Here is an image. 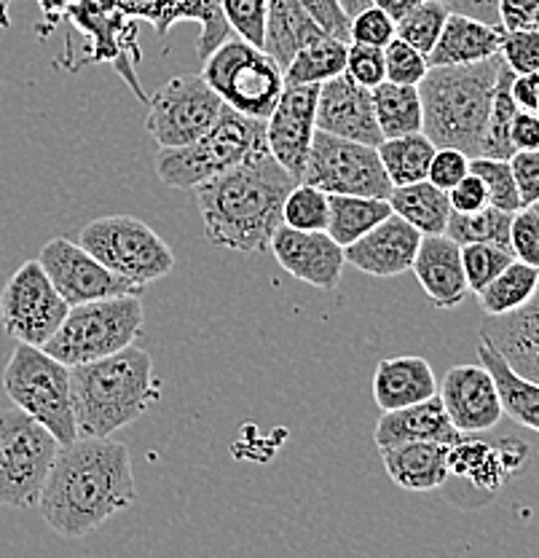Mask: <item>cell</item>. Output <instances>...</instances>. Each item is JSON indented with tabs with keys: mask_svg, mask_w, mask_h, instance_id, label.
Masks as SVG:
<instances>
[{
	"mask_svg": "<svg viewBox=\"0 0 539 558\" xmlns=\"http://www.w3.org/2000/svg\"><path fill=\"white\" fill-rule=\"evenodd\" d=\"M513 70L507 65L502 68L500 81H497L494 102H491L489 121H486L483 140H480V154L478 156H491V159H510L515 154L513 143H510V124H513V116L518 110V105L513 102L510 95V81H513Z\"/></svg>",
	"mask_w": 539,
	"mask_h": 558,
	"instance_id": "74e56055",
	"label": "cell"
},
{
	"mask_svg": "<svg viewBox=\"0 0 539 558\" xmlns=\"http://www.w3.org/2000/svg\"><path fill=\"white\" fill-rule=\"evenodd\" d=\"M317 130L365 145H379L384 140L376 121L373 95L365 86L355 84L346 73L320 84Z\"/></svg>",
	"mask_w": 539,
	"mask_h": 558,
	"instance_id": "ffe728a7",
	"label": "cell"
},
{
	"mask_svg": "<svg viewBox=\"0 0 539 558\" xmlns=\"http://www.w3.org/2000/svg\"><path fill=\"white\" fill-rule=\"evenodd\" d=\"M502 68V54H494L469 65L427 70L419 84L421 116H425L421 132L438 148L449 145L465 150L469 159L478 156Z\"/></svg>",
	"mask_w": 539,
	"mask_h": 558,
	"instance_id": "277c9868",
	"label": "cell"
},
{
	"mask_svg": "<svg viewBox=\"0 0 539 558\" xmlns=\"http://www.w3.org/2000/svg\"><path fill=\"white\" fill-rule=\"evenodd\" d=\"M298 180L269 150L194 189L207 242L234 253H269L282 205Z\"/></svg>",
	"mask_w": 539,
	"mask_h": 558,
	"instance_id": "7a4b0ae2",
	"label": "cell"
},
{
	"mask_svg": "<svg viewBox=\"0 0 539 558\" xmlns=\"http://www.w3.org/2000/svg\"><path fill=\"white\" fill-rule=\"evenodd\" d=\"M390 207L392 213L408 220L421 236L445 234L451 218L449 194L432 185L430 180H419V183L408 185H392L390 191Z\"/></svg>",
	"mask_w": 539,
	"mask_h": 558,
	"instance_id": "4dcf8cb0",
	"label": "cell"
},
{
	"mask_svg": "<svg viewBox=\"0 0 539 558\" xmlns=\"http://www.w3.org/2000/svg\"><path fill=\"white\" fill-rule=\"evenodd\" d=\"M502 31H526L539 25V0H497Z\"/></svg>",
	"mask_w": 539,
	"mask_h": 558,
	"instance_id": "f5cc1de1",
	"label": "cell"
},
{
	"mask_svg": "<svg viewBox=\"0 0 539 558\" xmlns=\"http://www.w3.org/2000/svg\"><path fill=\"white\" fill-rule=\"evenodd\" d=\"M260 150H269L266 121L236 113L225 105L216 124L194 143L183 148H161L156 156V174L175 191L196 189L220 172L234 170Z\"/></svg>",
	"mask_w": 539,
	"mask_h": 558,
	"instance_id": "5b68a950",
	"label": "cell"
},
{
	"mask_svg": "<svg viewBox=\"0 0 539 558\" xmlns=\"http://www.w3.org/2000/svg\"><path fill=\"white\" fill-rule=\"evenodd\" d=\"M143 325L145 310L140 295L124 293L84 301L68 310L62 325L44 349L62 365L73 368L135 344L143 333Z\"/></svg>",
	"mask_w": 539,
	"mask_h": 558,
	"instance_id": "8992f818",
	"label": "cell"
},
{
	"mask_svg": "<svg viewBox=\"0 0 539 558\" xmlns=\"http://www.w3.org/2000/svg\"><path fill=\"white\" fill-rule=\"evenodd\" d=\"M531 207H535V209H537V213H539V202H537V205H531Z\"/></svg>",
	"mask_w": 539,
	"mask_h": 558,
	"instance_id": "6125c7cd",
	"label": "cell"
},
{
	"mask_svg": "<svg viewBox=\"0 0 539 558\" xmlns=\"http://www.w3.org/2000/svg\"><path fill=\"white\" fill-rule=\"evenodd\" d=\"M537 27H539V25H537Z\"/></svg>",
	"mask_w": 539,
	"mask_h": 558,
	"instance_id": "be15d7a7",
	"label": "cell"
},
{
	"mask_svg": "<svg viewBox=\"0 0 539 558\" xmlns=\"http://www.w3.org/2000/svg\"><path fill=\"white\" fill-rule=\"evenodd\" d=\"M3 392L11 403L44 424L60 446L78 438L71 398V368L44 347L16 344L3 371Z\"/></svg>",
	"mask_w": 539,
	"mask_h": 558,
	"instance_id": "52a82bcc",
	"label": "cell"
},
{
	"mask_svg": "<svg viewBox=\"0 0 539 558\" xmlns=\"http://www.w3.org/2000/svg\"><path fill=\"white\" fill-rule=\"evenodd\" d=\"M373 438L381 451L387 446L411 444V440H432V444L454 446L462 438V433L451 424L438 395H432V398L405 405V409L381 411Z\"/></svg>",
	"mask_w": 539,
	"mask_h": 558,
	"instance_id": "484cf974",
	"label": "cell"
},
{
	"mask_svg": "<svg viewBox=\"0 0 539 558\" xmlns=\"http://www.w3.org/2000/svg\"><path fill=\"white\" fill-rule=\"evenodd\" d=\"M269 253H274L277 264L290 277L317 290L339 288L341 271L346 266L344 247L328 231H301L285 223L277 226Z\"/></svg>",
	"mask_w": 539,
	"mask_h": 558,
	"instance_id": "ac0fdd59",
	"label": "cell"
},
{
	"mask_svg": "<svg viewBox=\"0 0 539 558\" xmlns=\"http://www.w3.org/2000/svg\"><path fill=\"white\" fill-rule=\"evenodd\" d=\"M513 260V250L500 247V244H462V266H465L469 293L478 295L486 284L491 282L504 266Z\"/></svg>",
	"mask_w": 539,
	"mask_h": 558,
	"instance_id": "b9f144b4",
	"label": "cell"
},
{
	"mask_svg": "<svg viewBox=\"0 0 539 558\" xmlns=\"http://www.w3.org/2000/svg\"><path fill=\"white\" fill-rule=\"evenodd\" d=\"M113 3L119 5L124 14H130L132 20L148 22L161 38H164L177 22H199L201 33L199 44H196L199 60H207L223 40H229L231 35H234L229 20H225L220 0H113Z\"/></svg>",
	"mask_w": 539,
	"mask_h": 558,
	"instance_id": "44dd1931",
	"label": "cell"
},
{
	"mask_svg": "<svg viewBox=\"0 0 539 558\" xmlns=\"http://www.w3.org/2000/svg\"><path fill=\"white\" fill-rule=\"evenodd\" d=\"M449 14L451 9L443 0H425L414 11H408L403 20L395 22V38L405 40V44L414 46L416 51H421L427 57L432 51V46L438 44Z\"/></svg>",
	"mask_w": 539,
	"mask_h": 558,
	"instance_id": "f35d334b",
	"label": "cell"
},
{
	"mask_svg": "<svg viewBox=\"0 0 539 558\" xmlns=\"http://www.w3.org/2000/svg\"><path fill=\"white\" fill-rule=\"evenodd\" d=\"M65 16L71 25L89 40L86 60L97 65H113L140 102H148L137 78L143 49L137 44V20L119 9L113 0H71Z\"/></svg>",
	"mask_w": 539,
	"mask_h": 558,
	"instance_id": "4fadbf2b",
	"label": "cell"
},
{
	"mask_svg": "<svg viewBox=\"0 0 539 558\" xmlns=\"http://www.w3.org/2000/svg\"><path fill=\"white\" fill-rule=\"evenodd\" d=\"M390 215V199L357 194H328V229L324 231L341 247H346V244L357 242L359 236L368 234L373 226H379Z\"/></svg>",
	"mask_w": 539,
	"mask_h": 558,
	"instance_id": "1f68e13d",
	"label": "cell"
},
{
	"mask_svg": "<svg viewBox=\"0 0 539 558\" xmlns=\"http://www.w3.org/2000/svg\"><path fill=\"white\" fill-rule=\"evenodd\" d=\"M317 35L350 40V16L339 0H269L264 49L282 68L301 44Z\"/></svg>",
	"mask_w": 539,
	"mask_h": 558,
	"instance_id": "2e32d148",
	"label": "cell"
},
{
	"mask_svg": "<svg viewBox=\"0 0 539 558\" xmlns=\"http://www.w3.org/2000/svg\"><path fill=\"white\" fill-rule=\"evenodd\" d=\"M40 266L49 275L57 293L68 301V306L84 304V301L108 299V295L135 293L140 295V284L113 275L106 269L89 250L81 247L78 242L54 236L40 247Z\"/></svg>",
	"mask_w": 539,
	"mask_h": 558,
	"instance_id": "9a60e30c",
	"label": "cell"
},
{
	"mask_svg": "<svg viewBox=\"0 0 539 558\" xmlns=\"http://www.w3.org/2000/svg\"><path fill=\"white\" fill-rule=\"evenodd\" d=\"M445 194H449L451 213L469 215V213H478V209H483L486 205H489L486 185L480 183V178L475 172H467L465 178H462L454 189L445 191Z\"/></svg>",
	"mask_w": 539,
	"mask_h": 558,
	"instance_id": "816d5d0a",
	"label": "cell"
},
{
	"mask_svg": "<svg viewBox=\"0 0 539 558\" xmlns=\"http://www.w3.org/2000/svg\"><path fill=\"white\" fill-rule=\"evenodd\" d=\"M344 73L350 75L355 84L365 86V89H373V86H379L381 81H387L384 49H381V46L355 44V40H350Z\"/></svg>",
	"mask_w": 539,
	"mask_h": 558,
	"instance_id": "bcb514c9",
	"label": "cell"
},
{
	"mask_svg": "<svg viewBox=\"0 0 539 558\" xmlns=\"http://www.w3.org/2000/svg\"><path fill=\"white\" fill-rule=\"evenodd\" d=\"M502 38V25H491L478 16L451 11L438 44L427 54V65H469V62L489 60V57L500 54Z\"/></svg>",
	"mask_w": 539,
	"mask_h": 558,
	"instance_id": "4316f807",
	"label": "cell"
},
{
	"mask_svg": "<svg viewBox=\"0 0 539 558\" xmlns=\"http://www.w3.org/2000/svg\"><path fill=\"white\" fill-rule=\"evenodd\" d=\"M370 95H373V110L381 135L400 137L411 135V132H421L425 116H421L419 86H403L392 84V81H381L379 86L370 89Z\"/></svg>",
	"mask_w": 539,
	"mask_h": 558,
	"instance_id": "836d02e7",
	"label": "cell"
},
{
	"mask_svg": "<svg viewBox=\"0 0 539 558\" xmlns=\"http://www.w3.org/2000/svg\"><path fill=\"white\" fill-rule=\"evenodd\" d=\"M395 38V20L379 9V5H365L355 16H350V40L355 44L381 46L384 49Z\"/></svg>",
	"mask_w": 539,
	"mask_h": 558,
	"instance_id": "7dc6e473",
	"label": "cell"
},
{
	"mask_svg": "<svg viewBox=\"0 0 539 558\" xmlns=\"http://www.w3.org/2000/svg\"><path fill=\"white\" fill-rule=\"evenodd\" d=\"M350 40L333 35H317L293 51L285 68V84H324L344 73Z\"/></svg>",
	"mask_w": 539,
	"mask_h": 558,
	"instance_id": "d6a6232c",
	"label": "cell"
},
{
	"mask_svg": "<svg viewBox=\"0 0 539 558\" xmlns=\"http://www.w3.org/2000/svg\"><path fill=\"white\" fill-rule=\"evenodd\" d=\"M510 143L515 150L539 148V113L535 110H515L513 124H510Z\"/></svg>",
	"mask_w": 539,
	"mask_h": 558,
	"instance_id": "db71d44e",
	"label": "cell"
},
{
	"mask_svg": "<svg viewBox=\"0 0 539 558\" xmlns=\"http://www.w3.org/2000/svg\"><path fill=\"white\" fill-rule=\"evenodd\" d=\"M427 57L421 51H416L414 46H408L405 40L392 38L384 46V73L387 81L403 86H419L421 78L427 75Z\"/></svg>",
	"mask_w": 539,
	"mask_h": 558,
	"instance_id": "ee69618b",
	"label": "cell"
},
{
	"mask_svg": "<svg viewBox=\"0 0 539 558\" xmlns=\"http://www.w3.org/2000/svg\"><path fill=\"white\" fill-rule=\"evenodd\" d=\"M282 223L301 231L328 229V194L309 183H295L282 205Z\"/></svg>",
	"mask_w": 539,
	"mask_h": 558,
	"instance_id": "ab89813d",
	"label": "cell"
},
{
	"mask_svg": "<svg viewBox=\"0 0 539 558\" xmlns=\"http://www.w3.org/2000/svg\"><path fill=\"white\" fill-rule=\"evenodd\" d=\"M11 0H0V27L3 31H9L11 27Z\"/></svg>",
	"mask_w": 539,
	"mask_h": 558,
	"instance_id": "94428289",
	"label": "cell"
},
{
	"mask_svg": "<svg viewBox=\"0 0 539 558\" xmlns=\"http://www.w3.org/2000/svg\"><path fill=\"white\" fill-rule=\"evenodd\" d=\"M434 148H438V145H434L425 132L384 137L376 145L381 165H384V172L392 185H408L427 180V170H430Z\"/></svg>",
	"mask_w": 539,
	"mask_h": 558,
	"instance_id": "e575fe53",
	"label": "cell"
},
{
	"mask_svg": "<svg viewBox=\"0 0 539 558\" xmlns=\"http://www.w3.org/2000/svg\"><path fill=\"white\" fill-rule=\"evenodd\" d=\"M419 244V231H416L408 220H403L400 215L392 213L390 218H384L379 226H373V229L365 236H359L357 242L346 244L344 255L346 264H352L357 271H363V275L390 279L411 271Z\"/></svg>",
	"mask_w": 539,
	"mask_h": 558,
	"instance_id": "7402d4cb",
	"label": "cell"
},
{
	"mask_svg": "<svg viewBox=\"0 0 539 558\" xmlns=\"http://www.w3.org/2000/svg\"><path fill=\"white\" fill-rule=\"evenodd\" d=\"M135 499L130 449L119 440L78 435L57 451L36 508L51 532L81 539L132 508Z\"/></svg>",
	"mask_w": 539,
	"mask_h": 558,
	"instance_id": "6da1fadb",
	"label": "cell"
},
{
	"mask_svg": "<svg viewBox=\"0 0 539 558\" xmlns=\"http://www.w3.org/2000/svg\"><path fill=\"white\" fill-rule=\"evenodd\" d=\"M44 11V22H46V33L57 25L60 20H65V11L71 5V0H36Z\"/></svg>",
	"mask_w": 539,
	"mask_h": 558,
	"instance_id": "6f0895ef",
	"label": "cell"
},
{
	"mask_svg": "<svg viewBox=\"0 0 539 558\" xmlns=\"http://www.w3.org/2000/svg\"><path fill=\"white\" fill-rule=\"evenodd\" d=\"M478 339L494 347L515 374L539 384V288L520 310L497 317L486 314Z\"/></svg>",
	"mask_w": 539,
	"mask_h": 558,
	"instance_id": "603a6c76",
	"label": "cell"
},
{
	"mask_svg": "<svg viewBox=\"0 0 539 558\" xmlns=\"http://www.w3.org/2000/svg\"><path fill=\"white\" fill-rule=\"evenodd\" d=\"M71 398L78 435L110 438L148 414L161 398L154 376V357L130 344L108 357L71 368Z\"/></svg>",
	"mask_w": 539,
	"mask_h": 558,
	"instance_id": "3957f363",
	"label": "cell"
},
{
	"mask_svg": "<svg viewBox=\"0 0 539 558\" xmlns=\"http://www.w3.org/2000/svg\"><path fill=\"white\" fill-rule=\"evenodd\" d=\"M504 65L518 73H539V27L526 31H504L502 49Z\"/></svg>",
	"mask_w": 539,
	"mask_h": 558,
	"instance_id": "f6af8a7d",
	"label": "cell"
},
{
	"mask_svg": "<svg viewBox=\"0 0 539 558\" xmlns=\"http://www.w3.org/2000/svg\"><path fill=\"white\" fill-rule=\"evenodd\" d=\"M510 250L513 258L539 269V213L535 207H520L510 223Z\"/></svg>",
	"mask_w": 539,
	"mask_h": 558,
	"instance_id": "c3c4849f",
	"label": "cell"
},
{
	"mask_svg": "<svg viewBox=\"0 0 539 558\" xmlns=\"http://www.w3.org/2000/svg\"><path fill=\"white\" fill-rule=\"evenodd\" d=\"M236 38L264 49L266 20H269V0H220Z\"/></svg>",
	"mask_w": 539,
	"mask_h": 558,
	"instance_id": "7bdbcfd3",
	"label": "cell"
},
{
	"mask_svg": "<svg viewBox=\"0 0 539 558\" xmlns=\"http://www.w3.org/2000/svg\"><path fill=\"white\" fill-rule=\"evenodd\" d=\"M469 172H475L480 178V183L486 185V194H489V205L500 207L504 213H518L520 196L518 185H515L513 170H510L507 159H491V156H473L469 159Z\"/></svg>",
	"mask_w": 539,
	"mask_h": 558,
	"instance_id": "60d3db41",
	"label": "cell"
},
{
	"mask_svg": "<svg viewBox=\"0 0 539 558\" xmlns=\"http://www.w3.org/2000/svg\"><path fill=\"white\" fill-rule=\"evenodd\" d=\"M145 130L159 148H183L205 135L223 113V100L199 75L170 78L145 102Z\"/></svg>",
	"mask_w": 539,
	"mask_h": 558,
	"instance_id": "7c38bea8",
	"label": "cell"
},
{
	"mask_svg": "<svg viewBox=\"0 0 539 558\" xmlns=\"http://www.w3.org/2000/svg\"><path fill=\"white\" fill-rule=\"evenodd\" d=\"M438 395V379L425 357L403 354V357L381 360L373 374V400L381 411L405 409Z\"/></svg>",
	"mask_w": 539,
	"mask_h": 558,
	"instance_id": "f1b7e54d",
	"label": "cell"
},
{
	"mask_svg": "<svg viewBox=\"0 0 539 558\" xmlns=\"http://www.w3.org/2000/svg\"><path fill=\"white\" fill-rule=\"evenodd\" d=\"M301 183L317 185L324 194H357L387 199L392 191L376 145L355 143L317 130L306 156Z\"/></svg>",
	"mask_w": 539,
	"mask_h": 558,
	"instance_id": "8fae6325",
	"label": "cell"
},
{
	"mask_svg": "<svg viewBox=\"0 0 539 558\" xmlns=\"http://www.w3.org/2000/svg\"><path fill=\"white\" fill-rule=\"evenodd\" d=\"M387 475L400 488L416 494L434 492L451 478L449 473V446L432 440H411L381 449Z\"/></svg>",
	"mask_w": 539,
	"mask_h": 558,
	"instance_id": "83f0119b",
	"label": "cell"
},
{
	"mask_svg": "<svg viewBox=\"0 0 539 558\" xmlns=\"http://www.w3.org/2000/svg\"><path fill=\"white\" fill-rule=\"evenodd\" d=\"M78 244L89 250L113 275L145 284L175 269L172 247L143 220L132 215H106L81 229Z\"/></svg>",
	"mask_w": 539,
	"mask_h": 558,
	"instance_id": "30bf717a",
	"label": "cell"
},
{
	"mask_svg": "<svg viewBox=\"0 0 539 558\" xmlns=\"http://www.w3.org/2000/svg\"><path fill=\"white\" fill-rule=\"evenodd\" d=\"M71 306L57 293L38 258L25 260L0 293V323L16 344L44 347Z\"/></svg>",
	"mask_w": 539,
	"mask_h": 558,
	"instance_id": "5bb4252c",
	"label": "cell"
},
{
	"mask_svg": "<svg viewBox=\"0 0 539 558\" xmlns=\"http://www.w3.org/2000/svg\"><path fill=\"white\" fill-rule=\"evenodd\" d=\"M438 398L443 403L451 424L462 435H478L494 429L504 416L500 392L486 365H456L445 374L438 387Z\"/></svg>",
	"mask_w": 539,
	"mask_h": 558,
	"instance_id": "d6986e66",
	"label": "cell"
},
{
	"mask_svg": "<svg viewBox=\"0 0 539 558\" xmlns=\"http://www.w3.org/2000/svg\"><path fill=\"white\" fill-rule=\"evenodd\" d=\"M317 84H285L274 110L266 119V145L269 154L285 170L301 180L311 140L317 132Z\"/></svg>",
	"mask_w": 539,
	"mask_h": 558,
	"instance_id": "e0dca14e",
	"label": "cell"
},
{
	"mask_svg": "<svg viewBox=\"0 0 539 558\" xmlns=\"http://www.w3.org/2000/svg\"><path fill=\"white\" fill-rule=\"evenodd\" d=\"M469 172V156L460 148H434L427 180L440 191H451Z\"/></svg>",
	"mask_w": 539,
	"mask_h": 558,
	"instance_id": "681fc988",
	"label": "cell"
},
{
	"mask_svg": "<svg viewBox=\"0 0 539 558\" xmlns=\"http://www.w3.org/2000/svg\"><path fill=\"white\" fill-rule=\"evenodd\" d=\"M510 95L520 110L539 113V73H518L510 81Z\"/></svg>",
	"mask_w": 539,
	"mask_h": 558,
	"instance_id": "11a10c76",
	"label": "cell"
},
{
	"mask_svg": "<svg viewBox=\"0 0 539 558\" xmlns=\"http://www.w3.org/2000/svg\"><path fill=\"white\" fill-rule=\"evenodd\" d=\"M478 360L480 365L489 368L491 379L497 384L504 414L513 418V422H518L520 427L539 433V384L515 374L507 365V360L494 347L486 344L483 339L478 344Z\"/></svg>",
	"mask_w": 539,
	"mask_h": 558,
	"instance_id": "f546056e",
	"label": "cell"
},
{
	"mask_svg": "<svg viewBox=\"0 0 539 558\" xmlns=\"http://www.w3.org/2000/svg\"><path fill=\"white\" fill-rule=\"evenodd\" d=\"M341 9L346 11V16H355L359 9H365V5H370V0H339Z\"/></svg>",
	"mask_w": 539,
	"mask_h": 558,
	"instance_id": "91938a15",
	"label": "cell"
},
{
	"mask_svg": "<svg viewBox=\"0 0 539 558\" xmlns=\"http://www.w3.org/2000/svg\"><path fill=\"white\" fill-rule=\"evenodd\" d=\"M510 223H513V213H504L500 207L486 205L478 213H451L449 229L445 234L456 244H500V247H510Z\"/></svg>",
	"mask_w": 539,
	"mask_h": 558,
	"instance_id": "8d00e7d4",
	"label": "cell"
},
{
	"mask_svg": "<svg viewBox=\"0 0 539 558\" xmlns=\"http://www.w3.org/2000/svg\"><path fill=\"white\" fill-rule=\"evenodd\" d=\"M434 310H456L469 295L462 247L449 234L421 236L411 266Z\"/></svg>",
	"mask_w": 539,
	"mask_h": 558,
	"instance_id": "cb8c5ba5",
	"label": "cell"
},
{
	"mask_svg": "<svg viewBox=\"0 0 539 558\" xmlns=\"http://www.w3.org/2000/svg\"><path fill=\"white\" fill-rule=\"evenodd\" d=\"M60 440L22 409L0 414V505L36 508Z\"/></svg>",
	"mask_w": 539,
	"mask_h": 558,
	"instance_id": "9c48e42d",
	"label": "cell"
},
{
	"mask_svg": "<svg viewBox=\"0 0 539 558\" xmlns=\"http://www.w3.org/2000/svg\"><path fill=\"white\" fill-rule=\"evenodd\" d=\"M510 170H513L515 185H518L520 205L531 207L539 202V148L515 150L510 156Z\"/></svg>",
	"mask_w": 539,
	"mask_h": 558,
	"instance_id": "f907efd6",
	"label": "cell"
},
{
	"mask_svg": "<svg viewBox=\"0 0 539 558\" xmlns=\"http://www.w3.org/2000/svg\"><path fill=\"white\" fill-rule=\"evenodd\" d=\"M537 288H539V269L524 264V260L513 258L500 275L491 279V282L478 293L480 310L489 314V317L515 312L520 310L531 295H535Z\"/></svg>",
	"mask_w": 539,
	"mask_h": 558,
	"instance_id": "d590c367",
	"label": "cell"
},
{
	"mask_svg": "<svg viewBox=\"0 0 539 558\" xmlns=\"http://www.w3.org/2000/svg\"><path fill=\"white\" fill-rule=\"evenodd\" d=\"M370 3L373 5H379L381 11H384V14H390L392 20H403L405 14H408V11H414L416 5L419 3H425V0H370Z\"/></svg>",
	"mask_w": 539,
	"mask_h": 558,
	"instance_id": "680465c9",
	"label": "cell"
},
{
	"mask_svg": "<svg viewBox=\"0 0 539 558\" xmlns=\"http://www.w3.org/2000/svg\"><path fill=\"white\" fill-rule=\"evenodd\" d=\"M451 11H460V14L478 16V20L491 22V25H500V16H497V0H443Z\"/></svg>",
	"mask_w": 539,
	"mask_h": 558,
	"instance_id": "9f6ffc18",
	"label": "cell"
},
{
	"mask_svg": "<svg viewBox=\"0 0 539 558\" xmlns=\"http://www.w3.org/2000/svg\"><path fill=\"white\" fill-rule=\"evenodd\" d=\"M510 449L513 451H504V444L491 446L462 435L454 446H449V473L469 481L480 492H497L510 475L524 468L529 457V446L518 440H513Z\"/></svg>",
	"mask_w": 539,
	"mask_h": 558,
	"instance_id": "d4e9b609",
	"label": "cell"
},
{
	"mask_svg": "<svg viewBox=\"0 0 539 558\" xmlns=\"http://www.w3.org/2000/svg\"><path fill=\"white\" fill-rule=\"evenodd\" d=\"M201 68V78L223 105L250 119L266 121L285 89V70L260 46L234 38L218 46Z\"/></svg>",
	"mask_w": 539,
	"mask_h": 558,
	"instance_id": "ba28073f",
	"label": "cell"
}]
</instances>
